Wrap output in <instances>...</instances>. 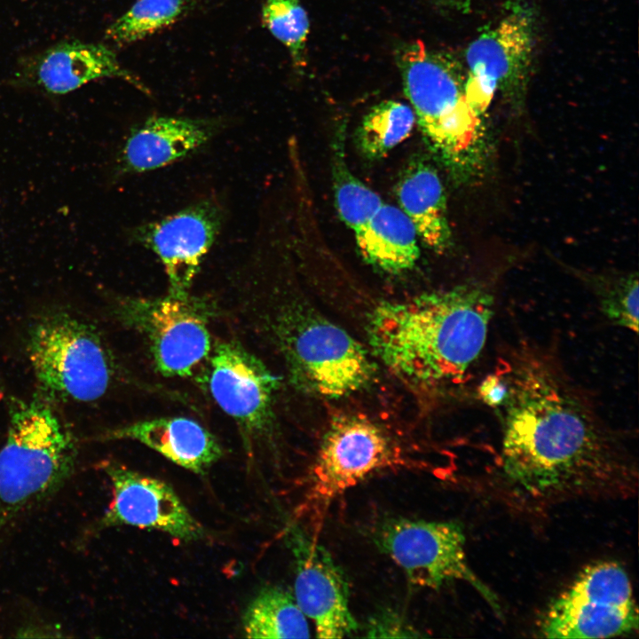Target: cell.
Listing matches in <instances>:
<instances>
[{"mask_svg":"<svg viewBox=\"0 0 639 639\" xmlns=\"http://www.w3.org/2000/svg\"><path fill=\"white\" fill-rule=\"evenodd\" d=\"M504 368L501 458L512 486L545 501L633 490L630 455L553 355L518 344Z\"/></svg>","mask_w":639,"mask_h":639,"instance_id":"6da1fadb","label":"cell"},{"mask_svg":"<svg viewBox=\"0 0 639 639\" xmlns=\"http://www.w3.org/2000/svg\"><path fill=\"white\" fill-rule=\"evenodd\" d=\"M493 304V295L476 284L383 303L369 317V343L406 381L427 388L456 384L485 347Z\"/></svg>","mask_w":639,"mask_h":639,"instance_id":"7a4b0ae2","label":"cell"},{"mask_svg":"<svg viewBox=\"0 0 639 639\" xmlns=\"http://www.w3.org/2000/svg\"><path fill=\"white\" fill-rule=\"evenodd\" d=\"M396 60L415 121L440 162L458 183L479 178L488 139L482 116L467 101L458 63L420 40L401 44Z\"/></svg>","mask_w":639,"mask_h":639,"instance_id":"3957f363","label":"cell"},{"mask_svg":"<svg viewBox=\"0 0 639 639\" xmlns=\"http://www.w3.org/2000/svg\"><path fill=\"white\" fill-rule=\"evenodd\" d=\"M0 449V533L26 510L55 493L73 475L76 440L40 397L11 398Z\"/></svg>","mask_w":639,"mask_h":639,"instance_id":"277c9868","label":"cell"},{"mask_svg":"<svg viewBox=\"0 0 639 639\" xmlns=\"http://www.w3.org/2000/svg\"><path fill=\"white\" fill-rule=\"evenodd\" d=\"M26 350L38 389L49 402L88 403L113 387L117 364L106 342L89 320L65 309L36 317Z\"/></svg>","mask_w":639,"mask_h":639,"instance_id":"5b68a950","label":"cell"},{"mask_svg":"<svg viewBox=\"0 0 639 639\" xmlns=\"http://www.w3.org/2000/svg\"><path fill=\"white\" fill-rule=\"evenodd\" d=\"M374 540L403 570L412 585L438 589L450 582L465 581L501 615L498 597L469 564L460 524L390 518L376 528Z\"/></svg>","mask_w":639,"mask_h":639,"instance_id":"8992f818","label":"cell"},{"mask_svg":"<svg viewBox=\"0 0 639 639\" xmlns=\"http://www.w3.org/2000/svg\"><path fill=\"white\" fill-rule=\"evenodd\" d=\"M630 579L615 562L585 567L549 605L540 633L554 639L609 638L636 631Z\"/></svg>","mask_w":639,"mask_h":639,"instance_id":"52a82bcc","label":"cell"},{"mask_svg":"<svg viewBox=\"0 0 639 639\" xmlns=\"http://www.w3.org/2000/svg\"><path fill=\"white\" fill-rule=\"evenodd\" d=\"M124 326L145 341L158 373L188 377L211 352L209 310L190 295L162 298H121L113 310Z\"/></svg>","mask_w":639,"mask_h":639,"instance_id":"ba28073f","label":"cell"},{"mask_svg":"<svg viewBox=\"0 0 639 639\" xmlns=\"http://www.w3.org/2000/svg\"><path fill=\"white\" fill-rule=\"evenodd\" d=\"M280 327V342L293 382L320 397L340 398L367 386L374 367L346 331L318 317Z\"/></svg>","mask_w":639,"mask_h":639,"instance_id":"9c48e42d","label":"cell"},{"mask_svg":"<svg viewBox=\"0 0 639 639\" xmlns=\"http://www.w3.org/2000/svg\"><path fill=\"white\" fill-rule=\"evenodd\" d=\"M406 463L399 448L375 422L359 415L339 417L320 443L309 475L305 505L327 508L371 475Z\"/></svg>","mask_w":639,"mask_h":639,"instance_id":"30bf717a","label":"cell"},{"mask_svg":"<svg viewBox=\"0 0 639 639\" xmlns=\"http://www.w3.org/2000/svg\"><path fill=\"white\" fill-rule=\"evenodd\" d=\"M532 43V15L517 8L469 45L465 95L477 114H485L497 91L512 99L524 93Z\"/></svg>","mask_w":639,"mask_h":639,"instance_id":"8fae6325","label":"cell"},{"mask_svg":"<svg viewBox=\"0 0 639 639\" xmlns=\"http://www.w3.org/2000/svg\"><path fill=\"white\" fill-rule=\"evenodd\" d=\"M208 386L215 402L241 430L248 451L272 422L278 377L236 341H221L208 359Z\"/></svg>","mask_w":639,"mask_h":639,"instance_id":"7c38bea8","label":"cell"},{"mask_svg":"<svg viewBox=\"0 0 639 639\" xmlns=\"http://www.w3.org/2000/svg\"><path fill=\"white\" fill-rule=\"evenodd\" d=\"M100 469L109 478L112 501L95 525L96 531L129 525L185 542L205 538V529L166 482L114 461L103 462Z\"/></svg>","mask_w":639,"mask_h":639,"instance_id":"4fadbf2b","label":"cell"},{"mask_svg":"<svg viewBox=\"0 0 639 639\" xmlns=\"http://www.w3.org/2000/svg\"><path fill=\"white\" fill-rule=\"evenodd\" d=\"M295 561L294 597L314 624L316 636L343 638L358 629L346 578L328 551L299 527L288 530Z\"/></svg>","mask_w":639,"mask_h":639,"instance_id":"5bb4252c","label":"cell"},{"mask_svg":"<svg viewBox=\"0 0 639 639\" xmlns=\"http://www.w3.org/2000/svg\"><path fill=\"white\" fill-rule=\"evenodd\" d=\"M221 223L218 206L211 201H203L136 229V240L152 250L163 264L170 295H189Z\"/></svg>","mask_w":639,"mask_h":639,"instance_id":"9a60e30c","label":"cell"},{"mask_svg":"<svg viewBox=\"0 0 639 639\" xmlns=\"http://www.w3.org/2000/svg\"><path fill=\"white\" fill-rule=\"evenodd\" d=\"M121 78L143 88L104 44L64 41L22 58L12 83L64 95L101 78Z\"/></svg>","mask_w":639,"mask_h":639,"instance_id":"2e32d148","label":"cell"},{"mask_svg":"<svg viewBox=\"0 0 639 639\" xmlns=\"http://www.w3.org/2000/svg\"><path fill=\"white\" fill-rule=\"evenodd\" d=\"M212 122L172 116H153L132 129L118 156L121 173H142L179 161L213 137Z\"/></svg>","mask_w":639,"mask_h":639,"instance_id":"e0dca14e","label":"cell"},{"mask_svg":"<svg viewBox=\"0 0 639 639\" xmlns=\"http://www.w3.org/2000/svg\"><path fill=\"white\" fill-rule=\"evenodd\" d=\"M96 439L138 441L171 462L205 474L223 455L216 437L193 419L164 416L134 422L108 430Z\"/></svg>","mask_w":639,"mask_h":639,"instance_id":"ac0fdd59","label":"cell"},{"mask_svg":"<svg viewBox=\"0 0 639 639\" xmlns=\"http://www.w3.org/2000/svg\"><path fill=\"white\" fill-rule=\"evenodd\" d=\"M399 209L414 225L418 237L438 253L452 244L446 200L441 179L430 163L415 160L403 171L398 185Z\"/></svg>","mask_w":639,"mask_h":639,"instance_id":"d6986e66","label":"cell"},{"mask_svg":"<svg viewBox=\"0 0 639 639\" xmlns=\"http://www.w3.org/2000/svg\"><path fill=\"white\" fill-rule=\"evenodd\" d=\"M354 233L365 260L383 271L397 273L411 269L419 258L416 230L393 205L383 203Z\"/></svg>","mask_w":639,"mask_h":639,"instance_id":"ffe728a7","label":"cell"},{"mask_svg":"<svg viewBox=\"0 0 639 639\" xmlns=\"http://www.w3.org/2000/svg\"><path fill=\"white\" fill-rule=\"evenodd\" d=\"M247 638H309L307 617L295 597L277 586L263 588L248 605L242 618Z\"/></svg>","mask_w":639,"mask_h":639,"instance_id":"44dd1931","label":"cell"},{"mask_svg":"<svg viewBox=\"0 0 639 639\" xmlns=\"http://www.w3.org/2000/svg\"><path fill=\"white\" fill-rule=\"evenodd\" d=\"M414 123L415 115L408 105L382 101L363 117L357 131L359 148L369 159L381 158L409 136Z\"/></svg>","mask_w":639,"mask_h":639,"instance_id":"7402d4cb","label":"cell"},{"mask_svg":"<svg viewBox=\"0 0 639 639\" xmlns=\"http://www.w3.org/2000/svg\"><path fill=\"white\" fill-rule=\"evenodd\" d=\"M188 0H137L106 30V39L127 44L170 25L184 13Z\"/></svg>","mask_w":639,"mask_h":639,"instance_id":"603a6c76","label":"cell"},{"mask_svg":"<svg viewBox=\"0 0 639 639\" xmlns=\"http://www.w3.org/2000/svg\"><path fill=\"white\" fill-rule=\"evenodd\" d=\"M337 149L333 169L335 205L342 220L355 233L384 202L349 170L343 160L342 144Z\"/></svg>","mask_w":639,"mask_h":639,"instance_id":"cb8c5ba5","label":"cell"},{"mask_svg":"<svg viewBox=\"0 0 639 639\" xmlns=\"http://www.w3.org/2000/svg\"><path fill=\"white\" fill-rule=\"evenodd\" d=\"M262 21L288 50L294 65L304 67L310 22L300 0H266L262 8Z\"/></svg>","mask_w":639,"mask_h":639,"instance_id":"d4e9b609","label":"cell"},{"mask_svg":"<svg viewBox=\"0 0 639 639\" xmlns=\"http://www.w3.org/2000/svg\"><path fill=\"white\" fill-rule=\"evenodd\" d=\"M604 315L615 326L638 331V279L636 273L609 278L591 277Z\"/></svg>","mask_w":639,"mask_h":639,"instance_id":"484cf974","label":"cell"},{"mask_svg":"<svg viewBox=\"0 0 639 639\" xmlns=\"http://www.w3.org/2000/svg\"><path fill=\"white\" fill-rule=\"evenodd\" d=\"M365 636L375 637H421V634L402 617L392 611H383L372 617L365 630Z\"/></svg>","mask_w":639,"mask_h":639,"instance_id":"4316f807","label":"cell"},{"mask_svg":"<svg viewBox=\"0 0 639 639\" xmlns=\"http://www.w3.org/2000/svg\"><path fill=\"white\" fill-rule=\"evenodd\" d=\"M478 396L482 401L499 409L505 402L508 394V385L505 378L498 372L487 375L478 386Z\"/></svg>","mask_w":639,"mask_h":639,"instance_id":"83f0119b","label":"cell"},{"mask_svg":"<svg viewBox=\"0 0 639 639\" xmlns=\"http://www.w3.org/2000/svg\"><path fill=\"white\" fill-rule=\"evenodd\" d=\"M430 1H432L433 3H437V2H439L440 0H430Z\"/></svg>","mask_w":639,"mask_h":639,"instance_id":"f1b7e54d","label":"cell"}]
</instances>
